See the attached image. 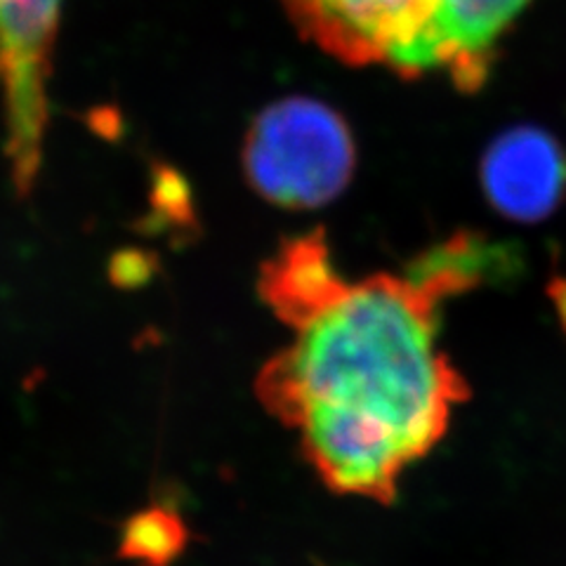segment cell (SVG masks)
I'll list each match as a JSON object with an SVG mask.
<instances>
[{
  "mask_svg": "<svg viewBox=\"0 0 566 566\" xmlns=\"http://www.w3.org/2000/svg\"><path fill=\"white\" fill-rule=\"evenodd\" d=\"M283 8L328 55L399 69L430 22L432 0H283Z\"/></svg>",
  "mask_w": 566,
  "mask_h": 566,
  "instance_id": "obj_3",
  "label": "cell"
},
{
  "mask_svg": "<svg viewBox=\"0 0 566 566\" xmlns=\"http://www.w3.org/2000/svg\"><path fill=\"white\" fill-rule=\"evenodd\" d=\"M60 8L62 0H0V17L14 12H45Z\"/></svg>",
  "mask_w": 566,
  "mask_h": 566,
  "instance_id": "obj_8",
  "label": "cell"
},
{
  "mask_svg": "<svg viewBox=\"0 0 566 566\" xmlns=\"http://www.w3.org/2000/svg\"><path fill=\"white\" fill-rule=\"evenodd\" d=\"M343 274L335 268L322 234L289 241L264 264L262 297L283 324L293 326L338 286Z\"/></svg>",
  "mask_w": 566,
  "mask_h": 566,
  "instance_id": "obj_6",
  "label": "cell"
},
{
  "mask_svg": "<svg viewBox=\"0 0 566 566\" xmlns=\"http://www.w3.org/2000/svg\"><path fill=\"white\" fill-rule=\"evenodd\" d=\"M482 187L505 218L536 222L566 193V151L538 128H515L493 139L482 161Z\"/></svg>",
  "mask_w": 566,
  "mask_h": 566,
  "instance_id": "obj_5",
  "label": "cell"
},
{
  "mask_svg": "<svg viewBox=\"0 0 566 566\" xmlns=\"http://www.w3.org/2000/svg\"><path fill=\"white\" fill-rule=\"evenodd\" d=\"M482 243L441 245L406 276L340 279L264 364L258 397L295 430L324 484L392 503L406 468L447 434L468 397L439 349L437 307L480 281Z\"/></svg>",
  "mask_w": 566,
  "mask_h": 566,
  "instance_id": "obj_1",
  "label": "cell"
},
{
  "mask_svg": "<svg viewBox=\"0 0 566 566\" xmlns=\"http://www.w3.org/2000/svg\"><path fill=\"white\" fill-rule=\"evenodd\" d=\"M357 149L343 116L312 97L270 104L248 128L243 166L251 187L283 208H318L347 187Z\"/></svg>",
  "mask_w": 566,
  "mask_h": 566,
  "instance_id": "obj_2",
  "label": "cell"
},
{
  "mask_svg": "<svg viewBox=\"0 0 566 566\" xmlns=\"http://www.w3.org/2000/svg\"><path fill=\"white\" fill-rule=\"evenodd\" d=\"M526 0H432L430 22L397 71L422 74L447 69L463 87L486 76L491 48Z\"/></svg>",
  "mask_w": 566,
  "mask_h": 566,
  "instance_id": "obj_4",
  "label": "cell"
},
{
  "mask_svg": "<svg viewBox=\"0 0 566 566\" xmlns=\"http://www.w3.org/2000/svg\"><path fill=\"white\" fill-rule=\"evenodd\" d=\"M189 547V526L172 507H142L123 522L118 559L133 566H172Z\"/></svg>",
  "mask_w": 566,
  "mask_h": 566,
  "instance_id": "obj_7",
  "label": "cell"
}]
</instances>
